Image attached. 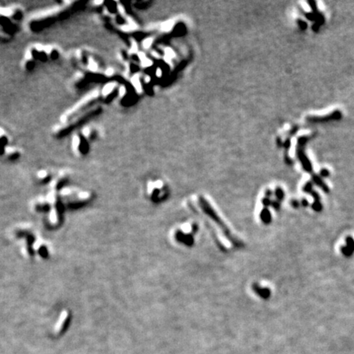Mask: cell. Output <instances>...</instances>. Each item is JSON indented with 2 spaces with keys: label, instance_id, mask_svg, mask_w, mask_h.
I'll return each instance as SVG.
<instances>
[{
  "label": "cell",
  "instance_id": "6",
  "mask_svg": "<svg viewBox=\"0 0 354 354\" xmlns=\"http://www.w3.org/2000/svg\"><path fill=\"white\" fill-rule=\"evenodd\" d=\"M71 319V313L69 312V311L67 310H63L60 314L58 322H57L54 330L56 334H61L62 331L65 330L66 328L67 325H68L69 321Z\"/></svg>",
  "mask_w": 354,
  "mask_h": 354
},
{
  "label": "cell",
  "instance_id": "4",
  "mask_svg": "<svg viewBox=\"0 0 354 354\" xmlns=\"http://www.w3.org/2000/svg\"><path fill=\"white\" fill-rule=\"evenodd\" d=\"M33 249H34V255H37L39 258L45 260L48 259L50 254L49 248L46 242L44 241L43 239H36L34 240V244H33Z\"/></svg>",
  "mask_w": 354,
  "mask_h": 354
},
{
  "label": "cell",
  "instance_id": "5",
  "mask_svg": "<svg viewBox=\"0 0 354 354\" xmlns=\"http://www.w3.org/2000/svg\"><path fill=\"white\" fill-rule=\"evenodd\" d=\"M33 212L37 213H42L50 210L51 204L49 203L47 197H39L34 199L30 204Z\"/></svg>",
  "mask_w": 354,
  "mask_h": 354
},
{
  "label": "cell",
  "instance_id": "7",
  "mask_svg": "<svg viewBox=\"0 0 354 354\" xmlns=\"http://www.w3.org/2000/svg\"><path fill=\"white\" fill-rule=\"evenodd\" d=\"M37 179L39 183H47L50 179V175L46 171H40L37 175Z\"/></svg>",
  "mask_w": 354,
  "mask_h": 354
},
{
  "label": "cell",
  "instance_id": "9",
  "mask_svg": "<svg viewBox=\"0 0 354 354\" xmlns=\"http://www.w3.org/2000/svg\"><path fill=\"white\" fill-rule=\"evenodd\" d=\"M261 220L263 221L264 222H268V221H271V214H270V213H269V211L267 210V209H264V210L261 212Z\"/></svg>",
  "mask_w": 354,
  "mask_h": 354
},
{
  "label": "cell",
  "instance_id": "8",
  "mask_svg": "<svg viewBox=\"0 0 354 354\" xmlns=\"http://www.w3.org/2000/svg\"><path fill=\"white\" fill-rule=\"evenodd\" d=\"M253 289L255 290V292H257L259 295L264 298H268L269 296H270V290L267 289V288H263V289H262V288H260L258 285H254Z\"/></svg>",
  "mask_w": 354,
  "mask_h": 354
},
{
  "label": "cell",
  "instance_id": "1",
  "mask_svg": "<svg viewBox=\"0 0 354 354\" xmlns=\"http://www.w3.org/2000/svg\"><path fill=\"white\" fill-rule=\"evenodd\" d=\"M198 206L200 208L202 213H204V215L207 216L208 220L212 221L214 225V227H217V235L219 237H221V235H223L224 242H225V246L227 244H232L234 246L238 247L241 245V242L239 239L234 237V235L231 234L229 228L226 226L222 219L218 215V213L215 211V209L212 207L210 203L206 200L203 197L198 198Z\"/></svg>",
  "mask_w": 354,
  "mask_h": 354
},
{
  "label": "cell",
  "instance_id": "3",
  "mask_svg": "<svg viewBox=\"0 0 354 354\" xmlns=\"http://www.w3.org/2000/svg\"><path fill=\"white\" fill-rule=\"evenodd\" d=\"M64 211H65V207L61 201H59L58 203L52 206L47 218L48 224L51 227L56 228L61 225L63 220Z\"/></svg>",
  "mask_w": 354,
  "mask_h": 354
},
{
  "label": "cell",
  "instance_id": "2",
  "mask_svg": "<svg viewBox=\"0 0 354 354\" xmlns=\"http://www.w3.org/2000/svg\"><path fill=\"white\" fill-rule=\"evenodd\" d=\"M62 196L66 198V201L62 203H65L71 208H80L81 206L87 204V203L90 202L92 199L91 194L87 192H79L75 193L71 191H65L62 192Z\"/></svg>",
  "mask_w": 354,
  "mask_h": 354
}]
</instances>
